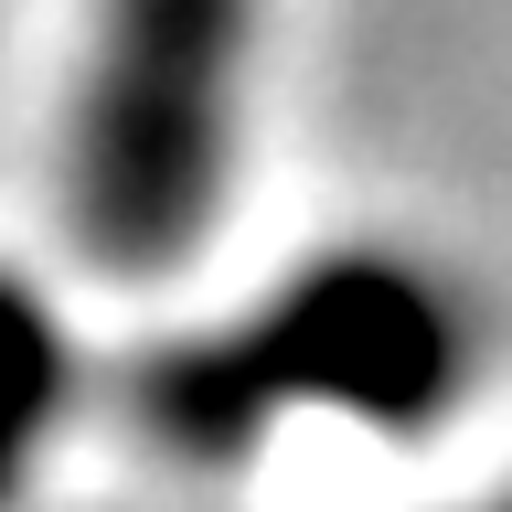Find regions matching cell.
<instances>
[{
    "mask_svg": "<svg viewBox=\"0 0 512 512\" xmlns=\"http://www.w3.org/2000/svg\"><path fill=\"white\" fill-rule=\"evenodd\" d=\"M235 43H246V0H107L75 203L118 256H160L203 224L224 171Z\"/></svg>",
    "mask_w": 512,
    "mask_h": 512,
    "instance_id": "cell-1",
    "label": "cell"
}]
</instances>
